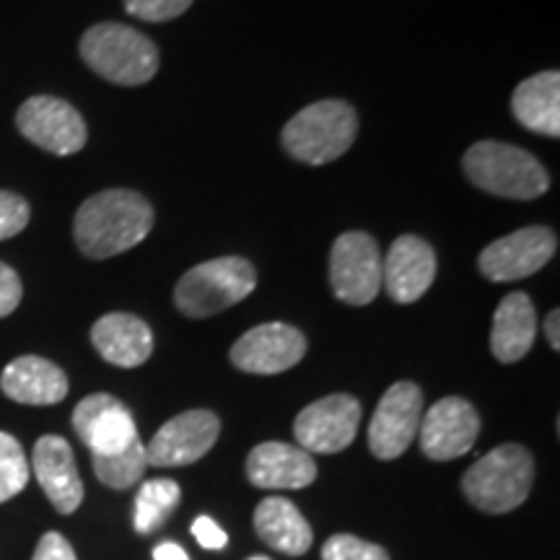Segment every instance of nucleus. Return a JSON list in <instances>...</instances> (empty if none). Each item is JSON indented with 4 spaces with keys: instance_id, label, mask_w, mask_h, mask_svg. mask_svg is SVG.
<instances>
[{
    "instance_id": "obj_28",
    "label": "nucleus",
    "mask_w": 560,
    "mask_h": 560,
    "mask_svg": "<svg viewBox=\"0 0 560 560\" xmlns=\"http://www.w3.org/2000/svg\"><path fill=\"white\" fill-rule=\"evenodd\" d=\"M190 5L192 0H125V9H128L130 16L151 21V24L179 19Z\"/></svg>"
},
{
    "instance_id": "obj_17",
    "label": "nucleus",
    "mask_w": 560,
    "mask_h": 560,
    "mask_svg": "<svg viewBox=\"0 0 560 560\" xmlns=\"http://www.w3.org/2000/svg\"><path fill=\"white\" fill-rule=\"evenodd\" d=\"M34 478L45 490L47 501L60 514H73L83 501V480L75 467V457L70 444L62 436L47 433L34 444L32 452Z\"/></svg>"
},
{
    "instance_id": "obj_14",
    "label": "nucleus",
    "mask_w": 560,
    "mask_h": 560,
    "mask_svg": "<svg viewBox=\"0 0 560 560\" xmlns=\"http://www.w3.org/2000/svg\"><path fill=\"white\" fill-rule=\"evenodd\" d=\"M306 355V338L285 322L252 327L231 346V363L247 374H283Z\"/></svg>"
},
{
    "instance_id": "obj_15",
    "label": "nucleus",
    "mask_w": 560,
    "mask_h": 560,
    "mask_svg": "<svg viewBox=\"0 0 560 560\" xmlns=\"http://www.w3.org/2000/svg\"><path fill=\"white\" fill-rule=\"evenodd\" d=\"M480 436V416L462 397H444L420 418V452L433 462H450L467 454Z\"/></svg>"
},
{
    "instance_id": "obj_31",
    "label": "nucleus",
    "mask_w": 560,
    "mask_h": 560,
    "mask_svg": "<svg viewBox=\"0 0 560 560\" xmlns=\"http://www.w3.org/2000/svg\"><path fill=\"white\" fill-rule=\"evenodd\" d=\"M32 560H75V550L60 532H45Z\"/></svg>"
},
{
    "instance_id": "obj_18",
    "label": "nucleus",
    "mask_w": 560,
    "mask_h": 560,
    "mask_svg": "<svg viewBox=\"0 0 560 560\" xmlns=\"http://www.w3.org/2000/svg\"><path fill=\"white\" fill-rule=\"evenodd\" d=\"M247 478L262 490H301L317 480V462L301 446L265 441L249 452Z\"/></svg>"
},
{
    "instance_id": "obj_7",
    "label": "nucleus",
    "mask_w": 560,
    "mask_h": 560,
    "mask_svg": "<svg viewBox=\"0 0 560 560\" xmlns=\"http://www.w3.org/2000/svg\"><path fill=\"white\" fill-rule=\"evenodd\" d=\"M330 285L342 304H371L382 291L380 244L363 231L340 234L330 252Z\"/></svg>"
},
{
    "instance_id": "obj_19",
    "label": "nucleus",
    "mask_w": 560,
    "mask_h": 560,
    "mask_svg": "<svg viewBox=\"0 0 560 560\" xmlns=\"http://www.w3.org/2000/svg\"><path fill=\"white\" fill-rule=\"evenodd\" d=\"M91 342L112 366H143L153 353V332L143 319L128 312L104 314L91 327Z\"/></svg>"
},
{
    "instance_id": "obj_33",
    "label": "nucleus",
    "mask_w": 560,
    "mask_h": 560,
    "mask_svg": "<svg viewBox=\"0 0 560 560\" xmlns=\"http://www.w3.org/2000/svg\"><path fill=\"white\" fill-rule=\"evenodd\" d=\"M153 560H190L185 548H179L177 542H161L159 548H153Z\"/></svg>"
},
{
    "instance_id": "obj_13",
    "label": "nucleus",
    "mask_w": 560,
    "mask_h": 560,
    "mask_svg": "<svg viewBox=\"0 0 560 560\" xmlns=\"http://www.w3.org/2000/svg\"><path fill=\"white\" fill-rule=\"evenodd\" d=\"M221 433V420L210 410H187L166 420L145 446L153 467H185L206 457Z\"/></svg>"
},
{
    "instance_id": "obj_16",
    "label": "nucleus",
    "mask_w": 560,
    "mask_h": 560,
    "mask_svg": "<svg viewBox=\"0 0 560 560\" xmlns=\"http://www.w3.org/2000/svg\"><path fill=\"white\" fill-rule=\"evenodd\" d=\"M436 278V252L420 236L402 234L382 260V283L397 304H416Z\"/></svg>"
},
{
    "instance_id": "obj_25",
    "label": "nucleus",
    "mask_w": 560,
    "mask_h": 560,
    "mask_svg": "<svg viewBox=\"0 0 560 560\" xmlns=\"http://www.w3.org/2000/svg\"><path fill=\"white\" fill-rule=\"evenodd\" d=\"M91 465H94V472L100 482L107 488L115 490H128L140 482L145 475V467H149V459H145V444L143 441H136L128 450L120 454H109V457H91Z\"/></svg>"
},
{
    "instance_id": "obj_12",
    "label": "nucleus",
    "mask_w": 560,
    "mask_h": 560,
    "mask_svg": "<svg viewBox=\"0 0 560 560\" xmlns=\"http://www.w3.org/2000/svg\"><path fill=\"white\" fill-rule=\"evenodd\" d=\"M73 429L89 446L91 457H109L136 444L138 425L128 405L107 392L83 397L73 410Z\"/></svg>"
},
{
    "instance_id": "obj_26",
    "label": "nucleus",
    "mask_w": 560,
    "mask_h": 560,
    "mask_svg": "<svg viewBox=\"0 0 560 560\" xmlns=\"http://www.w3.org/2000/svg\"><path fill=\"white\" fill-rule=\"evenodd\" d=\"M30 482V462L24 446L11 433L0 431V503L16 499Z\"/></svg>"
},
{
    "instance_id": "obj_21",
    "label": "nucleus",
    "mask_w": 560,
    "mask_h": 560,
    "mask_svg": "<svg viewBox=\"0 0 560 560\" xmlns=\"http://www.w3.org/2000/svg\"><path fill=\"white\" fill-rule=\"evenodd\" d=\"M537 335L535 304L524 291H514L503 296L499 310L493 314V330H490V350L501 363H516L529 353Z\"/></svg>"
},
{
    "instance_id": "obj_24",
    "label": "nucleus",
    "mask_w": 560,
    "mask_h": 560,
    "mask_svg": "<svg viewBox=\"0 0 560 560\" xmlns=\"http://www.w3.org/2000/svg\"><path fill=\"white\" fill-rule=\"evenodd\" d=\"M182 501V488L170 478H159L143 482L136 495L132 509V527L138 535H151L174 514Z\"/></svg>"
},
{
    "instance_id": "obj_20",
    "label": "nucleus",
    "mask_w": 560,
    "mask_h": 560,
    "mask_svg": "<svg viewBox=\"0 0 560 560\" xmlns=\"http://www.w3.org/2000/svg\"><path fill=\"white\" fill-rule=\"evenodd\" d=\"M0 389L19 405H58L68 395V376L52 361L39 355H21L0 374Z\"/></svg>"
},
{
    "instance_id": "obj_8",
    "label": "nucleus",
    "mask_w": 560,
    "mask_h": 560,
    "mask_svg": "<svg viewBox=\"0 0 560 560\" xmlns=\"http://www.w3.org/2000/svg\"><path fill=\"white\" fill-rule=\"evenodd\" d=\"M359 423L361 402L340 392L306 405L293 420V436L310 454H338L353 444Z\"/></svg>"
},
{
    "instance_id": "obj_34",
    "label": "nucleus",
    "mask_w": 560,
    "mask_h": 560,
    "mask_svg": "<svg viewBox=\"0 0 560 560\" xmlns=\"http://www.w3.org/2000/svg\"><path fill=\"white\" fill-rule=\"evenodd\" d=\"M558 325H560V312L558 310H552L550 314H548V319H545V335H548V340H550V346H552V350H560V332H558Z\"/></svg>"
},
{
    "instance_id": "obj_6",
    "label": "nucleus",
    "mask_w": 560,
    "mask_h": 560,
    "mask_svg": "<svg viewBox=\"0 0 560 560\" xmlns=\"http://www.w3.org/2000/svg\"><path fill=\"white\" fill-rule=\"evenodd\" d=\"M257 289V272L244 257H219L187 270L174 289V304L187 317L226 312Z\"/></svg>"
},
{
    "instance_id": "obj_22",
    "label": "nucleus",
    "mask_w": 560,
    "mask_h": 560,
    "mask_svg": "<svg viewBox=\"0 0 560 560\" xmlns=\"http://www.w3.org/2000/svg\"><path fill=\"white\" fill-rule=\"evenodd\" d=\"M511 112L516 122L537 136H560V73L545 70L516 86L511 96Z\"/></svg>"
},
{
    "instance_id": "obj_32",
    "label": "nucleus",
    "mask_w": 560,
    "mask_h": 560,
    "mask_svg": "<svg viewBox=\"0 0 560 560\" xmlns=\"http://www.w3.org/2000/svg\"><path fill=\"white\" fill-rule=\"evenodd\" d=\"M192 537L198 540L200 548H206V550H221V548H226V542H229L226 532H223L219 524L210 520V516H198V520L192 522Z\"/></svg>"
},
{
    "instance_id": "obj_2",
    "label": "nucleus",
    "mask_w": 560,
    "mask_h": 560,
    "mask_svg": "<svg viewBox=\"0 0 560 560\" xmlns=\"http://www.w3.org/2000/svg\"><path fill=\"white\" fill-rule=\"evenodd\" d=\"M462 170L475 187L506 200H535L550 190L545 166L520 145L480 140L467 149Z\"/></svg>"
},
{
    "instance_id": "obj_30",
    "label": "nucleus",
    "mask_w": 560,
    "mask_h": 560,
    "mask_svg": "<svg viewBox=\"0 0 560 560\" xmlns=\"http://www.w3.org/2000/svg\"><path fill=\"white\" fill-rule=\"evenodd\" d=\"M21 296H24V289H21L19 272L11 265L0 262V317H9L16 312Z\"/></svg>"
},
{
    "instance_id": "obj_11",
    "label": "nucleus",
    "mask_w": 560,
    "mask_h": 560,
    "mask_svg": "<svg viewBox=\"0 0 560 560\" xmlns=\"http://www.w3.org/2000/svg\"><path fill=\"white\" fill-rule=\"evenodd\" d=\"M556 249L558 240L548 226H527L488 244L480 252L478 268L493 283H511L542 270Z\"/></svg>"
},
{
    "instance_id": "obj_29",
    "label": "nucleus",
    "mask_w": 560,
    "mask_h": 560,
    "mask_svg": "<svg viewBox=\"0 0 560 560\" xmlns=\"http://www.w3.org/2000/svg\"><path fill=\"white\" fill-rule=\"evenodd\" d=\"M30 202L21 198V195L0 190V242L21 234L26 223H30Z\"/></svg>"
},
{
    "instance_id": "obj_23",
    "label": "nucleus",
    "mask_w": 560,
    "mask_h": 560,
    "mask_svg": "<svg viewBox=\"0 0 560 560\" xmlns=\"http://www.w3.org/2000/svg\"><path fill=\"white\" fill-rule=\"evenodd\" d=\"M255 532L262 537L265 545L291 558L310 552L314 542V532L304 514L296 509V503L280 499V495H270V499L257 503Z\"/></svg>"
},
{
    "instance_id": "obj_4",
    "label": "nucleus",
    "mask_w": 560,
    "mask_h": 560,
    "mask_svg": "<svg viewBox=\"0 0 560 560\" xmlns=\"http://www.w3.org/2000/svg\"><path fill=\"white\" fill-rule=\"evenodd\" d=\"M535 459L522 444H501L462 475V493L486 514H509L527 501Z\"/></svg>"
},
{
    "instance_id": "obj_27",
    "label": "nucleus",
    "mask_w": 560,
    "mask_h": 560,
    "mask_svg": "<svg viewBox=\"0 0 560 560\" xmlns=\"http://www.w3.org/2000/svg\"><path fill=\"white\" fill-rule=\"evenodd\" d=\"M322 560H389L382 545L355 535H332L322 545Z\"/></svg>"
},
{
    "instance_id": "obj_5",
    "label": "nucleus",
    "mask_w": 560,
    "mask_h": 560,
    "mask_svg": "<svg viewBox=\"0 0 560 560\" xmlns=\"http://www.w3.org/2000/svg\"><path fill=\"white\" fill-rule=\"evenodd\" d=\"M81 58L86 66L117 86H143L159 70L156 45L132 26L96 24L81 37Z\"/></svg>"
},
{
    "instance_id": "obj_1",
    "label": "nucleus",
    "mask_w": 560,
    "mask_h": 560,
    "mask_svg": "<svg viewBox=\"0 0 560 560\" xmlns=\"http://www.w3.org/2000/svg\"><path fill=\"white\" fill-rule=\"evenodd\" d=\"M153 229V208L132 190H104L83 200L73 221L75 244L91 260L138 247Z\"/></svg>"
},
{
    "instance_id": "obj_9",
    "label": "nucleus",
    "mask_w": 560,
    "mask_h": 560,
    "mask_svg": "<svg viewBox=\"0 0 560 560\" xmlns=\"http://www.w3.org/2000/svg\"><path fill=\"white\" fill-rule=\"evenodd\" d=\"M16 128L30 143L52 156H70L86 145V122L73 104L58 96H32L19 107Z\"/></svg>"
},
{
    "instance_id": "obj_3",
    "label": "nucleus",
    "mask_w": 560,
    "mask_h": 560,
    "mask_svg": "<svg viewBox=\"0 0 560 560\" xmlns=\"http://www.w3.org/2000/svg\"><path fill=\"white\" fill-rule=\"evenodd\" d=\"M359 136V115L348 102L322 100L285 122L280 143L301 164L322 166L340 159Z\"/></svg>"
},
{
    "instance_id": "obj_10",
    "label": "nucleus",
    "mask_w": 560,
    "mask_h": 560,
    "mask_svg": "<svg viewBox=\"0 0 560 560\" xmlns=\"http://www.w3.org/2000/svg\"><path fill=\"white\" fill-rule=\"evenodd\" d=\"M423 418V392L412 382H397L384 392L369 423V450L376 459H397L416 441Z\"/></svg>"
},
{
    "instance_id": "obj_35",
    "label": "nucleus",
    "mask_w": 560,
    "mask_h": 560,
    "mask_svg": "<svg viewBox=\"0 0 560 560\" xmlns=\"http://www.w3.org/2000/svg\"><path fill=\"white\" fill-rule=\"evenodd\" d=\"M249 560H270V558H265V556H252Z\"/></svg>"
}]
</instances>
